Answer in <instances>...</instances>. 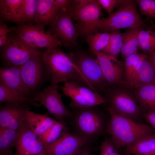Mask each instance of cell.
Masks as SVG:
<instances>
[{"label":"cell","mask_w":155,"mask_h":155,"mask_svg":"<svg viewBox=\"0 0 155 155\" xmlns=\"http://www.w3.org/2000/svg\"><path fill=\"white\" fill-rule=\"evenodd\" d=\"M42 57L51 83L73 82L94 90L75 64L72 53H65L58 47L47 49Z\"/></svg>","instance_id":"6da1fadb"},{"label":"cell","mask_w":155,"mask_h":155,"mask_svg":"<svg viewBox=\"0 0 155 155\" xmlns=\"http://www.w3.org/2000/svg\"><path fill=\"white\" fill-rule=\"evenodd\" d=\"M106 109L111 119L106 131L112 135L118 150L154 133L153 129L149 125L135 122L117 113L108 106Z\"/></svg>","instance_id":"7a4b0ae2"},{"label":"cell","mask_w":155,"mask_h":155,"mask_svg":"<svg viewBox=\"0 0 155 155\" xmlns=\"http://www.w3.org/2000/svg\"><path fill=\"white\" fill-rule=\"evenodd\" d=\"M96 106L72 109V115L66 118L73 133L83 137L88 143L93 142L104 127V120Z\"/></svg>","instance_id":"3957f363"},{"label":"cell","mask_w":155,"mask_h":155,"mask_svg":"<svg viewBox=\"0 0 155 155\" xmlns=\"http://www.w3.org/2000/svg\"><path fill=\"white\" fill-rule=\"evenodd\" d=\"M135 2L132 0L108 17L100 19L96 25L98 31L111 33L124 28L147 27L137 12Z\"/></svg>","instance_id":"277c9868"},{"label":"cell","mask_w":155,"mask_h":155,"mask_svg":"<svg viewBox=\"0 0 155 155\" xmlns=\"http://www.w3.org/2000/svg\"><path fill=\"white\" fill-rule=\"evenodd\" d=\"M9 35L7 42L0 48V57L3 67L20 66L39 52L13 31Z\"/></svg>","instance_id":"5b68a950"},{"label":"cell","mask_w":155,"mask_h":155,"mask_svg":"<svg viewBox=\"0 0 155 155\" xmlns=\"http://www.w3.org/2000/svg\"><path fill=\"white\" fill-rule=\"evenodd\" d=\"M72 19L79 36H84L94 34L98 31L96 25L100 19L102 7L97 0H90L82 5L72 6L70 10Z\"/></svg>","instance_id":"8992f818"},{"label":"cell","mask_w":155,"mask_h":155,"mask_svg":"<svg viewBox=\"0 0 155 155\" xmlns=\"http://www.w3.org/2000/svg\"><path fill=\"white\" fill-rule=\"evenodd\" d=\"M60 88L64 95L71 99L69 106L72 109L107 103L105 98L97 92L74 82H65Z\"/></svg>","instance_id":"52a82bcc"},{"label":"cell","mask_w":155,"mask_h":155,"mask_svg":"<svg viewBox=\"0 0 155 155\" xmlns=\"http://www.w3.org/2000/svg\"><path fill=\"white\" fill-rule=\"evenodd\" d=\"M12 31L26 42L34 48H46L47 49L62 45L59 40L44 28L32 23L24 24L11 27Z\"/></svg>","instance_id":"ba28073f"},{"label":"cell","mask_w":155,"mask_h":155,"mask_svg":"<svg viewBox=\"0 0 155 155\" xmlns=\"http://www.w3.org/2000/svg\"><path fill=\"white\" fill-rule=\"evenodd\" d=\"M104 91L108 106L115 112L134 121L142 114L140 107L128 92L108 87Z\"/></svg>","instance_id":"9c48e42d"},{"label":"cell","mask_w":155,"mask_h":155,"mask_svg":"<svg viewBox=\"0 0 155 155\" xmlns=\"http://www.w3.org/2000/svg\"><path fill=\"white\" fill-rule=\"evenodd\" d=\"M42 53L39 52L20 66L23 81L31 92L50 80V74L43 61Z\"/></svg>","instance_id":"30bf717a"},{"label":"cell","mask_w":155,"mask_h":155,"mask_svg":"<svg viewBox=\"0 0 155 155\" xmlns=\"http://www.w3.org/2000/svg\"><path fill=\"white\" fill-rule=\"evenodd\" d=\"M58 89V84L51 83L43 90L37 92L34 96L39 107L44 106L58 121L66 124L65 119L71 116L72 112L65 106L62 100V95Z\"/></svg>","instance_id":"8fae6325"},{"label":"cell","mask_w":155,"mask_h":155,"mask_svg":"<svg viewBox=\"0 0 155 155\" xmlns=\"http://www.w3.org/2000/svg\"><path fill=\"white\" fill-rule=\"evenodd\" d=\"M72 55L75 64L94 91H104L108 85L97 59L83 52L76 55L72 53Z\"/></svg>","instance_id":"7c38bea8"},{"label":"cell","mask_w":155,"mask_h":155,"mask_svg":"<svg viewBox=\"0 0 155 155\" xmlns=\"http://www.w3.org/2000/svg\"><path fill=\"white\" fill-rule=\"evenodd\" d=\"M70 10H60L59 14L47 30L58 38L62 45L70 49L77 45L79 36L72 22Z\"/></svg>","instance_id":"4fadbf2b"},{"label":"cell","mask_w":155,"mask_h":155,"mask_svg":"<svg viewBox=\"0 0 155 155\" xmlns=\"http://www.w3.org/2000/svg\"><path fill=\"white\" fill-rule=\"evenodd\" d=\"M15 155H47L45 147L25 119L19 128Z\"/></svg>","instance_id":"5bb4252c"},{"label":"cell","mask_w":155,"mask_h":155,"mask_svg":"<svg viewBox=\"0 0 155 155\" xmlns=\"http://www.w3.org/2000/svg\"><path fill=\"white\" fill-rule=\"evenodd\" d=\"M88 143L83 137L65 130L57 140L45 148L47 155H74Z\"/></svg>","instance_id":"9a60e30c"},{"label":"cell","mask_w":155,"mask_h":155,"mask_svg":"<svg viewBox=\"0 0 155 155\" xmlns=\"http://www.w3.org/2000/svg\"><path fill=\"white\" fill-rule=\"evenodd\" d=\"M27 103V102H26ZM26 102H7L0 107V127L18 129L25 119L30 106Z\"/></svg>","instance_id":"2e32d148"},{"label":"cell","mask_w":155,"mask_h":155,"mask_svg":"<svg viewBox=\"0 0 155 155\" xmlns=\"http://www.w3.org/2000/svg\"><path fill=\"white\" fill-rule=\"evenodd\" d=\"M96 55L108 85L125 86L124 63L101 52Z\"/></svg>","instance_id":"e0dca14e"},{"label":"cell","mask_w":155,"mask_h":155,"mask_svg":"<svg viewBox=\"0 0 155 155\" xmlns=\"http://www.w3.org/2000/svg\"><path fill=\"white\" fill-rule=\"evenodd\" d=\"M0 84L25 96H29L31 93L23 81L20 66L1 68Z\"/></svg>","instance_id":"ac0fdd59"},{"label":"cell","mask_w":155,"mask_h":155,"mask_svg":"<svg viewBox=\"0 0 155 155\" xmlns=\"http://www.w3.org/2000/svg\"><path fill=\"white\" fill-rule=\"evenodd\" d=\"M60 12L54 0H37L36 25L43 28L47 26H50Z\"/></svg>","instance_id":"d6986e66"},{"label":"cell","mask_w":155,"mask_h":155,"mask_svg":"<svg viewBox=\"0 0 155 155\" xmlns=\"http://www.w3.org/2000/svg\"><path fill=\"white\" fill-rule=\"evenodd\" d=\"M24 0H0V23L11 22L24 24L22 17Z\"/></svg>","instance_id":"ffe728a7"},{"label":"cell","mask_w":155,"mask_h":155,"mask_svg":"<svg viewBox=\"0 0 155 155\" xmlns=\"http://www.w3.org/2000/svg\"><path fill=\"white\" fill-rule=\"evenodd\" d=\"M155 77V68L148 56L139 63L133 78L130 88L144 84L152 83Z\"/></svg>","instance_id":"44dd1931"},{"label":"cell","mask_w":155,"mask_h":155,"mask_svg":"<svg viewBox=\"0 0 155 155\" xmlns=\"http://www.w3.org/2000/svg\"><path fill=\"white\" fill-rule=\"evenodd\" d=\"M26 120L34 133L38 137L52 127L57 121L49 117L46 114H39L29 111Z\"/></svg>","instance_id":"7402d4cb"},{"label":"cell","mask_w":155,"mask_h":155,"mask_svg":"<svg viewBox=\"0 0 155 155\" xmlns=\"http://www.w3.org/2000/svg\"><path fill=\"white\" fill-rule=\"evenodd\" d=\"M136 98L140 107L147 112L155 111V86L149 83L135 88Z\"/></svg>","instance_id":"603a6c76"},{"label":"cell","mask_w":155,"mask_h":155,"mask_svg":"<svg viewBox=\"0 0 155 155\" xmlns=\"http://www.w3.org/2000/svg\"><path fill=\"white\" fill-rule=\"evenodd\" d=\"M144 27H138L129 28L123 34V44L121 51L124 59L133 54L137 53L139 49V34Z\"/></svg>","instance_id":"cb8c5ba5"},{"label":"cell","mask_w":155,"mask_h":155,"mask_svg":"<svg viewBox=\"0 0 155 155\" xmlns=\"http://www.w3.org/2000/svg\"><path fill=\"white\" fill-rule=\"evenodd\" d=\"M126 153L134 155H155V133L126 146Z\"/></svg>","instance_id":"d4e9b609"},{"label":"cell","mask_w":155,"mask_h":155,"mask_svg":"<svg viewBox=\"0 0 155 155\" xmlns=\"http://www.w3.org/2000/svg\"><path fill=\"white\" fill-rule=\"evenodd\" d=\"M19 128L15 129L7 127L0 128V153L8 154L15 147L19 134Z\"/></svg>","instance_id":"484cf974"},{"label":"cell","mask_w":155,"mask_h":155,"mask_svg":"<svg viewBox=\"0 0 155 155\" xmlns=\"http://www.w3.org/2000/svg\"><path fill=\"white\" fill-rule=\"evenodd\" d=\"M12 102H27L31 105L39 107L35 97H31L24 96L0 84V103Z\"/></svg>","instance_id":"4316f807"},{"label":"cell","mask_w":155,"mask_h":155,"mask_svg":"<svg viewBox=\"0 0 155 155\" xmlns=\"http://www.w3.org/2000/svg\"><path fill=\"white\" fill-rule=\"evenodd\" d=\"M147 56V54L137 53L129 56L125 59L124 74L126 87L130 88L139 63Z\"/></svg>","instance_id":"83f0119b"},{"label":"cell","mask_w":155,"mask_h":155,"mask_svg":"<svg viewBox=\"0 0 155 155\" xmlns=\"http://www.w3.org/2000/svg\"><path fill=\"white\" fill-rule=\"evenodd\" d=\"M110 36L111 33L97 32L86 36V39L91 51L96 55L107 46Z\"/></svg>","instance_id":"f1b7e54d"},{"label":"cell","mask_w":155,"mask_h":155,"mask_svg":"<svg viewBox=\"0 0 155 155\" xmlns=\"http://www.w3.org/2000/svg\"><path fill=\"white\" fill-rule=\"evenodd\" d=\"M123 44V34L119 30L111 33L109 42L101 52L108 56L116 58L121 52Z\"/></svg>","instance_id":"f546056e"},{"label":"cell","mask_w":155,"mask_h":155,"mask_svg":"<svg viewBox=\"0 0 155 155\" xmlns=\"http://www.w3.org/2000/svg\"><path fill=\"white\" fill-rule=\"evenodd\" d=\"M66 124L57 121L52 127L38 136V139L45 147L57 140L64 130H67Z\"/></svg>","instance_id":"4dcf8cb0"},{"label":"cell","mask_w":155,"mask_h":155,"mask_svg":"<svg viewBox=\"0 0 155 155\" xmlns=\"http://www.w3.org/2000/svg\"><path fill=\"white\" fill-rule=\"evenodd\" d=\"M139 49L150 54L155 50V32L149 29L142 30L139 34Z\"/></svg>","instance_id":"1f68e13d"},{"label":"cell","mask_w":155,"mask_h":155,"mask_svg":"<svg viewBox=\"0 0 155 155\" xmlns=\"http://www.w3.org/2000/svg\"><path fill=\"white\" fill-rule=\"evenodd\" d=\"M37 0H24L22 17L24 24L35 22Z\"/></svg>","instance_id":"d6a6232c"},{"label":"cell","mask_w":155,"mask_h":155,"mask_svg":"<svg viewBox=\"0 0 155 155\" xmlns=\"http://www.w3.org/2000/svg\"><path fill=\"white\" fill-rule=\"evenodd\" d=\"M135 2L142 14L155 20V0H136Z\"/></svg>","instance_id":"836d02e7"},{"label":"cell","mask_w":155,"mask_h":155,"mask_svg":"<svg viewBox=\"0 0 155 155\" xmlns=\"http://www.w3.org/2000/svg\"><path fill=\"white\" fill-rule=\"evenodd\" d=\"M132 0H97L102 8L106 10L109 15L113 13L115 8L121 6L129 3Z\"/></svg>","instance_id":"e575fe53"},{"label":"cell","mask_w":155,"mask_h":155,"mask_svg":"<svg viewBox=\"0 0 155 155\" xmlns=\"http://www.w3.org/2000/svg\"><path fill=\"white\" fill-rule=\"evenodd\" d=\"M100 155H121L117 149L114 140L106 138L101 143L100 147Z\"/></svg>","instance_id":"d590c367"},{"label":"cell","mask_w":155,"mask_h":155,"mask_svg":"<svg viewBox=\"0 0 155 155\" xmlns=\"http://www.w3.org/2000/svg\"><path fill=\"white\" fill-rule=\"evenodd\" d=\"M11 27H8L5 24L0 23V47L2 46L7 42L8 35L12 31Z\"/></svg>","instance_id":"8d00e7d4"},{"label":"cell","mask_w":155,"mask_h":155,"mask_svg":"<svg viewBox=\"0 0 155 155\" xmlns=\"http://www.w3.org/2000/svg\"><path fill=\"white\" fill-rule=\"evenodd\" d=\"M61 11H67L72 7V0H54Z\"/></svg>","instance_id":"74e56055"},{"label":"cell","mask_w":155,"mask_h":155,"mask_svg":"<svg viewBox=\"0 0 155 155\" xmlns=\"http://www.w3.org/2000/svg\"><path fill=\"white\" fill-rule=\"evenodd\" d=\"M144 117L147 121L155 128V111L147 112L144 114Z\"/></svg>","instance_id":"f35d334b"},{"label":"cell","mask_w":155,"mask_h":155,"mask_svg":"<svg viewBox=\"0 0 155 155\" xmlns=\"http://www.w3.org/2000/svg\"><path fill=\"white\" fill-rule=\"evenodd\" d=\"M86 145L74 155H88L90 152V149L88 146H85Z\"/></svg>","instance_id":"ab89813d"},{"label":"cell","mask_w":155,"mask_h":155,"mask_svg":"<svg viewBox=\"0 0 155 155\" xmlns=\"http://www.w3.org/2000/svg\"><path fill=\"white\" fill-rule=\"evenodd\" d=\"M90 0H72V6L83 5L89 2Z\"/></svg>","instance_id":"60d3db41"},{"label":"cell","mask_w":155,"mask_h":155,"mask_svg":"<svg viewBox=\"0 0 155 155\" xmlns=\"http://www.w3.org/2000/svg\"><path fill=\"white\" fill-rule=\"evenodd\" d=\"M149 54L150 56L149 59L155 68V50Z\"/></svg>","instance_id":"b9f144b4"},{"label":"cell","mask_w":155,"mask_h":155,"mask_svg":"<svg viewBox=\"0 0 155 155\" xmlns=\"http://www.w3.org/2000/svg\"><path fill=\"white\" fill-rule=\"evenodd\" d=\"M0 155H15V153H13V152H11V153L9 154H3L0 153Z\"/></svg>","instance_id":"7bdbcfd3"},{"label":"cell","mask_w":155,"mask_h":155,"mask_svg":"<svg viewBox=\"0 0 155 155\" xmlns=\"http://www.w3.org/2000/svg\"><path fill=\"white\" fill-rule=\"evenodd\" d=\"M152 83L155 86V77L152 81Z\"/></svg>","instance_id":"ee69618b"},{"label":"cell","mask_w":155,"mask_h":155,"mask_svg":"<svg viewBox=\"0 0 155 155\" xmlns=\"http://www.w3.org/2000/svg\"><path fill=\"white\" fill-rule=\"evenodd\" d=\"M154 31L155 32V29Z\"/></svg>","instance_id":"f6af8a7d"}]
</instances>
